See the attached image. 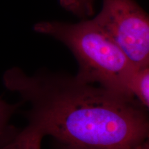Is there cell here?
Instances as JSON below:
<instances>
[{"label":"cell","instance_id":"1","mask_svg":"<svg viewBox=\"0 0 149 149\" xmlns=\"http://www.w3.org/2000/svg\"><path fill=\"white\" fill-rule=\"evenodd\" d=\"M2 82L30 107L26 125L3 149H41L46 136L88 149H130L149 135V115L135 97L58 72L29 75L17 66L3 72Z\"/></svg>","mask_w":149,"mask_h":149},{"label":"cell","instance_id":"2","mask_svg":"<svg viewBox=\"0 0 149 149\" xmlns=\"http://www.w3.org/2000/svg\"><path fill=\"white\" fill-rule=\"evenodd\" d=\"M33 29L69 48L78 63L79 69L74 77L80 82L97 84L120 95L135 97L131 87L137 71L93 19L75 24L42 22L35 24Z\"/></svg>","mask_w":149,"mask_h":149},{"label":"cell","instance_id":"3","mask_svg":"<svg viewBox=\"0 0 149 149\" xmlns=\"http://www.w3.org/2000/svg\"><path fill=\"white\" fill-rule=\"evenodd\" d=\"M137 71L149 67V15L135 0H103L93 18Z\"/></svg>","mask_w":149,"mask_h":149},{"label":"cell","instance_id":"4","mask_svg":"<svg viewBox=\"0 0 149 149\" xmlns=\"http://www.w3.org/2000/svg\"><path fill=\"white\" fill-rule=\"evenodd\" d=\"M23 104L21 100L17 103H9L0 97V149L10 144L19 131L20 128L11 123V119Z\"/></svg>","mask_w":149,"mask_h":149},{"label":"cell","instance_id":"5","mask_svg":"<svg viewBox=\"0 0 149 149\" xmlns=\"http://www.w3.org/2000/svg\"><path fill=\"white\" fill-rule=\"evenodd\" d=\"M131 88L134 97L149 109V67L136 72Z\"/></svg>","mask_w":149,"mask_h":149},{"label":"cell","instance_id":"6","mask_svg":"<svg viewBox=\"0 0 149 149\" xmlns=\"http://www.w3.org/2000/svg\"><path fill=\"white\" fill-rule=\"evenodd\" d=\"M61 6L76 15L86 18L94 13V0H59Z\"/></svg>","mask_w":149,"mask_h":149},{"label":"cell","instance_id":"7","mask_svg":"<svg viewBox=\"0 0 149 149\" xmlns=\"http://www.w3.org/2000/svg\"><path fill=\"white\" fill-rule=\"evenodd\" d=\"M55 146H54V149H88L84 148H81V147H77L74 146H70L68 144H65L63 143L59 142L55 140Z\"/></svg>","mask_w":149,"mask_h":149},{"label":"cell","instance_id":"8","mask_svg":"<svg viewBox=\"0 0 149 149\" xmlns=\"http://www.w3.org/2000/svg\"><path fill=\"white\" fill-rule=\"evenodd\" d=\"M130 149H149V135L139 144Z\"/></svg>","mask_w":149,"mask_h":149}]
</instances>
